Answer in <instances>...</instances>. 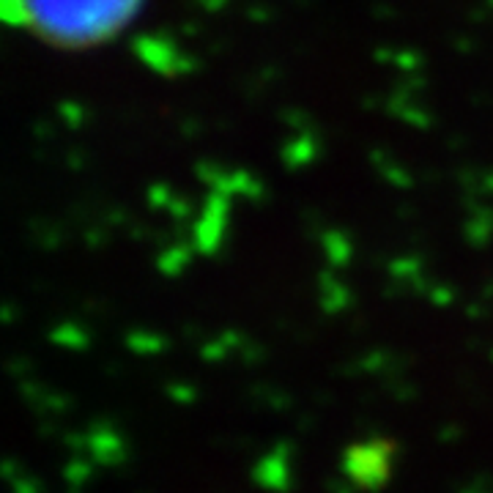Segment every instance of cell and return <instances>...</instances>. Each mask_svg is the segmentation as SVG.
<instances>
[{"label": "cell", "mask_w": 493, "mask_h": 493, "mask_svg": "<svg viewBox=\"0 0 493 493\" xmlns=\"http://www.w3.org/2000/svg\"><path fill=\"white\" fill-rule=\"evenodd\" d=\"M252 482L272 493H288L291 480V444L277 441L266 455H260L252 466Z\"/></svg>", "instance_id": "obj_2"}, {"label": "cell", "mask_w": 493, "mask_h": 493, "mask_svg": "<svg viewBox=\"0 0 493 493\" xmlns=\"http://www.w3.org/2000/svg\"><path fill=\"white\" fill-rule=\"evenodd\" d=\"M50 340L61 348H69V351H85L88 345H91V335H88L77 321H61L50 332Z\"/></svg>", "instance_id": "obj_4"}, {"label": "cell", "mask_w": 493, "mask_h": 493, "mask_svg": "<svg viewBox=\"0 0 493 493\" xmlns=\"http://www.w3.org/2000/svg\"><path fill=\"white\" fill-rule=\"evenodd\" d=\"M85 433H88V458L97 466L115 469L126 463L129 458L126 441L110 422H94L91 428H85Z\"/></svg>", "instance_id": "obj_3"}, {"label": "cell", "mask_w": 493, "mask_h": 493, "mask_svg": "<svg viewBox=\"0 0 493 493\" xmlns=\"http://www.w3.org/2000/svg\"><path fill=\"white\" fill-rule=\"evenodd\" d=\"M231 353H234V348L228 345L225 335H219V337H214V340H206V343L200 345V356H203L206 362H222V360H228Z\"/></svg>", "instance_id": "obj_8"}, {"label": "cell", "mask_w": 493, "mask_h": 493, "mask_svg": "<svg viewBox=\"0 0 493 493\" xmlns=\"http://www.w3.org/2000/svg\"><path fill=\"white\" fill-rule=\"evenodd\" d=\"M461 493H493V480L490 477H477L469 488H463Z\"/></svg>", "instance_id": "obj_13"}, {"label": "cell", "mask_w": 493, "mask_h": 493, "mask_svg": "<svg viewBox=\"0 0 493 493\" xmlns=\"http://www.w3.org/2000/svg\"><path fill=\"white\" fill-rule=\"evenodd\" d=\"M126 345L134 353L151 356V353H162L167 348V340L162 335H154V332H146V329H134V332L126 335Z\"/></svg>", "instance_id": "obj_5"}, {"label": "cell", "mask_w": 493, "mask_h": 493, "mask_svg": "<svg viewBox=\"0 0 493 493\" xmlns=\"http://www.w3.org/2000/svg\"><path fill=\"white\" fill-rule=\"evenodd\" d=\"M348 304V293L343 288H337L335 283H329V288L324 291V310L327 312H340Z\"/></svg>", "instance_id": "obj_10"}, {"label": "cell", "mask_w": 493, "mask_h": 493, "mask_svg": "<svg viewBox=\"0 0 493 493\" xmlns=\"http://www.w3.org/2000/svg\"><path fill=\"white\" fill-rule=\"evenodd\" d=\"M94 469L97 463L88 455H72V461H66L64 466V480L69 482V488H82L94 477Z\"/></svg>", "instance_id": "obj_6"}, {"label": "cell", "mask_w": 493, "mask_h": 493, "mask_svg": "<svg viewBox=\"0 0 493 493\" xmlns=\"http://www.w3.org/2000/svg\"><path fill=\"white\" fill-rule=\"evenodd\" d=\"M4 474H6V480H9V485H12L14 493H41V482L30 472L20 469L14 461H6Z\"/></svg>", "instance_id": "obj_7"}, {"label": "cell", "mask_w": 493, "mask_h": 493, "mask_svg": "<svg viewBox=\"0 0 493 493\" xmlns=\"http://www.w3.org/2000/svg\"><path fill=\"white\" fill-rule=\"evenodd\" d=\"M167 395L175 403H182V406H192V403L198 400V389L192 384H184V381H170L167 384Z\"/></svg>", "instance_id": "obj_9"}, {"label": "cell", "mask_w": 493, "mask_h": 493, "mask_svg": "<svg viewBox=\"0 0 493 493\" xmlns=\"http://www.w3.org/2000/svg\"><path fill=\"white\" fill-rule=\"evenodd\" d=\"M263 356H266V351H263V345H255V343H247V345L242 348V360H244L247 365H258V362H263Z\"/></svg>", "instance_id": "obj_11"}, {"label": "cell", "mask_w": 493, "mask_h": 493, "mask_svg": "<svg viewBox=\"0 0 493 493\" xmlns=\"http://www.w3.org/2000/svg\"><path fill=\"white\" fill-rule=\"evenodd\" d=\"M329 493H353L356 490V485L351 482V480H345L343 474L340 477H335V480H329Z\"/></svg>", "instance_id": "obj_12"}, {"label": "cell", "mask_w": 493, "mask_h": 493, "mask_svg": "<svg viewBox=\"0 0 493 493\" xmlns=\"http://www.w3.org/2000/svg\"><path fill=\"white\" fill-rule=\"evenodd\" d=\"M395 455H397L395 441H389L384 436H370L365 441L351 444L348 450L343 453L340 472L360 490L376 493L392 480Z\"/></svg>", "instance_id": "obj_1"}]
</instances>
